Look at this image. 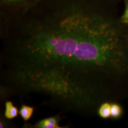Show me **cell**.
Returning a JSON list of instances; mask_svg holds the SVG:
<instances>
[{
  "label": "cell",
  "instance_id": "6da1fadb",
  "mask_svg": "<svg viewBox=\"0 0 128 128\" xmlns=\"http://www.w3.org/2000/svg\"><path fill=\"white\" fill-rule=\"evenodd\" d=\"M18 23L1 53L7 89L90 113L128 98V39L119 23L74 2Z\"/></svg>",
  "mask_w": 128,
  "mask_h": 128
},
{
  "label": "cell",
  "instance_id": "7a4b0ae2",
  "mask_svg": "<svg viewBox=\"0 0 128 128\" xmlns=\"http://www.w3.org/2000/svg\"><path fill=\"white\" fill-rule=\"evenodd\" d=\"M58 119L55 117H52L43 119L37 123L36 127L40 128H58Z\"/></svg>",
  "mask_w": 128,
  "mask_h": 128
},
{
  "label": "cell",
  "instance_id": "3957f363",
  "mask_svg": "<svg viewBox=\"0 0 128 128\" xmlns=\"http://www.w3.org/2000/svg\"><path fill=\"white\" fill-rule=\"evenodd\" d=\"M19 113L18 109L14 106L13 103L10 101L5 102L4 116L7 119H12L16 118Z\"/></svg>",
  "mask_w": 128,
  "mask_h": 128
},
{
  "label": "cell",
  "instance_id": "277c9868",
  "mask_svg": "<svg viewBox=\"0 0 128 128\" xmlns=\"http://www.w3.org/2000/svg\"><path fill=\"white\" fill-rule=\"evenodd\" d=\"M124 110L119 102H112L110 103V118L112 119H119L123 115Z\"/></svg>",
  "mask_w": 128,
  "mask_h": 128
},
{
  "label": "cell",
  "instance_id": "5b68a950",
  "mask_svg": "<svg viewBox=\"0 0 128 128\" xmlns=\"http://www.w3.org/2000/svg\"><path fill=\"white\" fill-rule=\"evenodd\" d=\"M110 103L104 102L98 108V114L102 118L106 119L110 118Z\"/></svg>",
  "mask_w": 128,
  "mask_h": 128
},
{
  "label": "cell",
  "instance_id": "8992f818",
  "mask_svg": "<svg viewBox=\"0 0 128 128\" xmlns=\"http://www.w3.org/2000/svg\"><path fill=\"white\" fill-rule=\"evenodd\" d=\"M34 112V108L27 105H23L22 106L19 114L25 121H27L31 118Z\"/></svg>",
  "mask_w": 128,
  "mask_h": 128
},
{
  "label": "cell",
  "instance_id": "52a82bcc",
  "mask_svg": "<svg viewBox=\"0 0 128 128\" xmlns=\"http://www.w3.org/2000/svg\"><path fill=\"white\" fill-rule=\"evenodd\" d=\"M122 23L128 25V2H126L125 10L121 19Z\"/></svg>",
  "mask_w": 128,
  "mask_h": 128
},
{
  "label": "cell",
  "instance_id": "ba28073f",
  "mask_svg": "<svg viewBox=\"0 0 128 128\" xmlns=\"http://www.w3.org/2000/svg\"><path fill=\"white\" fill-rule=\"evenodd\" d=\"M23 0H3L5 2L8 3V4H14L20 2H22Z\"/></svg>",
  "mask_w": 128,
  "mask_h": 128
},
{
  "label": "cell",
  "instance_id": "9c48e42d",
  "mask_svg": "<svg viewBox=\"0 0 128 128\" xmlns=\"http://www.w3.org/2000/svg\"><path fill=\"white\" fill-rule=\"evenodd\" d=\"M127 37H128V36H127Z\"/></svg>",
  "mask_w": 128,
  "mask_h": 128
}]
</instances>
